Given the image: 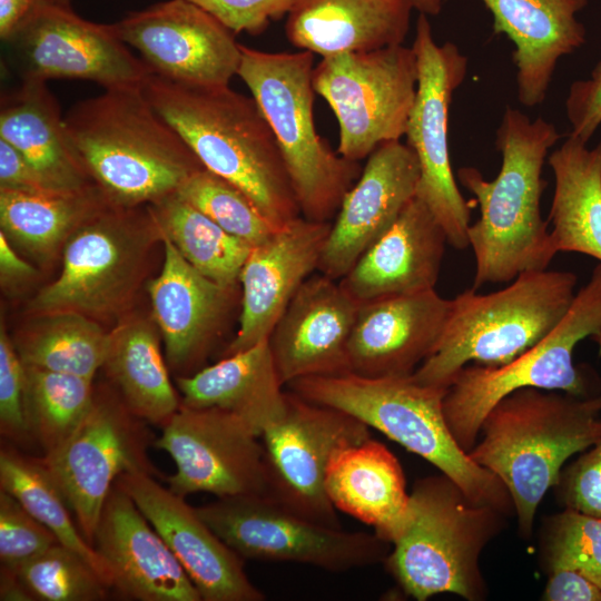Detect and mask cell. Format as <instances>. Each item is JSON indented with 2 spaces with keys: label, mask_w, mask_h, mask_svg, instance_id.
Segmentation results:
<instances>
[{
  "label": "cell",
  "mask_w": 601,
  "mask_h": 601,
  "mask_svg": "<svg viewBox=\"0 0 601 601\" xmlns=\"http://www.w3.org/2000/svg\"><path fill=\"white\" fill-rule=\"evenodd\" d=\"M570 135L588 142L601 125V61L590 78L574 81L565 99Z\"/></svg>",
  "instance_id": "cell-46"
},
{
  "label": "cell",
  "mask_w": 601,
  "mask_h": 601,
  "mask_svg": "<svg viewBox=\"0 0 601 601\" xmlns=\"http://www.w3.org/2000/svg\"><path fill=\"white\" fill-rule=\"evenodd\" d=\"M601 332V263L575 293L562 321L539 343L501 366L469 364L453 378L443 398L451 433L469 452L490 410L510 393L535 387L575 396H593V383L574 365V347Z\"/></svg>",
  "instance_id": "cell-9"
},
{
  "label": "cell",
  "mask_w": 601,
  "mask_h": 601,
  "mask_svg": "<svg viewBox=\"0 0 601 601\" xmlns=\"http://www.w3.org/2000/svg\"><path fill=\"white\" fill-rule=\"evenodd\" d=\"M370 437L357 418L287 392L285 414L260 435L266 495L300 516L342 528L325 490L326 471L339 449Z\"/></svg>",
  "instance_id": "cell-16"
},
{
  "label": "cell",
  "mask_w": 601,
  "mask_h": 601,
  "mask_svg": "<svg viewBox=\"0 0 601 601\" xmlns=\"http://www.w3.org/2000/svg\"><path fill=\"white\" fill-rule=\"evenodd\" d=\"M556 486L565 508L601 518V440L560 475Z\"/></svg>",
  "instance_id": "cell-44"
},
{
  "label": "cell",
  "mask_w": 601,
  "mask_h": 601,
  "mask_svg": "<svg viewBox=\"0 0 601 601\" xmlns=\"http://www.w3.org/2000/svg\"><path fill=\"white\" fill-rule=\"evenodd\" d=\"M451 299L435 288L359 304L347 345L348 372L366 377H407L432 354Z\"/></svg>",
  "instance_id": "cell-22"
},
{
  "label": "cell",
  "mask_w": 601,
  "mask_h": 601,
  "mask_svg": "<svg viewBox=\"0 0 601 601\" xmlns=\"http://www.w3.org/2000/svg\"><path fill=\"white\" fill-rule=\"evenodd\" d=\"M63 122L79 165L117 206L154 204L204 167L142 87L105 89L75 104Z\"/></svg>",
  "instance_id": "cell-3"
},
{
  "label": "cell",
  "mask_w": 601,
  "mask_h": 601,
  "mask_svg": "<svg viewBox=\"0 0 601 601\" xmlns=\"http://www.w3.org/2000/svg\"><path fill=\"white\" fill-rule=\"evenodd\" d=\"M145 422L120 396L95 392L72 435L39 459L91 545L102 508L117 480L132 472L159 475L147 454L155 440Z\"/></svg>",
  "instance_id": "cell-13"
},
{
  "label": "cell",
  "mask_w": 601,
  "mask_h": 601,
  "mask_svg": "<svg viewBox=\"0 0 601 601\" xmlns=\"http://www.w3.org/2000/svg\"><path fill=\"white\" fill-rule=\"evenodd\" d=\"M109 333L86 315L56 312L39 319L14 346L24 365L93 380L102 368Z\"/></svg>",
  "instance_id": "cell-36"
},
{
  "label": "cell",
  "mask_w": 601,
  "mask_h": 601,
  "mask_svg": "<svg viewBox=\"0 0 601 601\" xmlns=\"http://www.w3.org/2000/svg\"><path fill=\"white\" fill-rule=\"evenodd\" d=\"M482 439L467 453L506 487L522 535L556 486L564 462L601 440V396L535 387L516 390L484 417Z\"/></svg>",
  "instance_id": "cell-4"
},
{
  "label": "cell",
  "mask_w": 601,
  "mask_h": 601,
  "mask_svg": "<svg viewBox=\"0 0 601 601\" xmlns=\"http://www.w3.org/2000/svg\"><path fill=\"white\" fill-rule=\"evenodd\" d=\"M413 9L404 0H295L287 13L288 41L328 57L403 45Z\"/></svg>",
  "instance_id": "cell-29"
},
{
  "label": "cell",
  "mask_w": 601,
  "mask_h": 601,
  "mask_svg": "<svg viewBox=\"0 0 601 601\" xmlns=\"http://www.w3.org/2000/svg\"><path fill=\"white\" fill-rule=\"evenodd\" d=\"M411 8L418 13L428 16H437L442 8L444 0H404Z\"/></svg>",
  "instance_id": "cell-52"
},
{
  "label": "cell",
  "mask_w": 601,
  "mask_h": 601,
  "mask_svg": "<svg viewBox=\"0 0 601 601\" xmlns=\"http://www.w3.org/2000/svg\"><path fill=\"white\" fill-rule=\"evenodd\" d=\"M359 303L322 273L309 276L275 324L268 344L282 383L348 372L347 345Z\"/></svg>",
  "instance_id": "cell-23"
},
{
  "label": "cell",
  "mask_w": 601,
  "mask_h": 601,
  "mask_svg": "<svg viewBox=\"0 0 601 601\" xmlns=\"http://www.w3.org/2000/svg\"><path fill=\"white\" fill-rule=\"evenodd\" d=\"M37 0H0V37L9 38L23 22Z\"/></svg>",
  "instance_id": "cell-50"
},
{
  "label": "cell",
  "mask_w": 601,
  "mask_h": 601,
  "mask_svg": "<svg viewBox=\"0 0 601 601\" xmlns=\"http://www.w3.org/2000/svg\"><path fill=\"white\" fill-rule=\"evenodd\" d=\"M410 503L411 521L384 561L401 589L417 601L440 593L484 599L480 555L508 515L472 501L442 473L416 480Z\"/></svg>",
  "instance_id": "cell-8"
},
{
  "label": "cell",
  "mask_w": 601,
  "mask_h": 601,
  "mask_svg": "<svg viewBox=\"0 0 601 601\" xmlns=\"http://www.w3.org/2000/svg\"><path fill=\"white\" fill-rule=\"evenodd\" d=\"M159 233L199 273L234 288L252 245L227 233L176 193L149 205Z\"/></svg>",
  "instance_id": "cell-35"
},
{
  "label": "cell",
  "mask_w": 601,
  "mask_h": 601,
  "mask_svg": "<svg viewBox=\"0 0 601 601\" xmlns=\"http://www.w3.org/2000/svg\"><path fill=\"white\" fill-rule=\"evenodd\" d=\"M196 511L244 560L345 572L384 562L391 551L375 533L314 522L265 494L220 497Z\"/></svg>",
  "instance_id": "cell-12"
},
{
  "label": "cell",
  "mask_w": 601,
  "mask_h": 601,
  "mask_svg": "<svg viewBox=\"0 0 601 601\" xmlns=\"http://www.w3.org/2000/svg\"><path fill=\"white\" fill-rule=\"evenodd\" d=\"M545 548L549 570H575L601 589V518L565 508L551 519Z\"/></svg>",
  "instance_id": "cell-41"
},
{
  "label": "cell",
  "mask_w": 601,
  "mask_h": 601,
  "mask_svg": "<svg viewBox=\"0 0 601 601\" xmlns=\"http://www.w3.org/2000/svg\"><path fill=\"white\" fill-rule=\"evenodd\" d=\"M108 199L92 185L77 193L0 189L1 231L37 260H48Z\"/></svg>",
  "instance_id": "cell-34"
},
{
  "label": "cell",
  "mask_w": 601,
  "mask_h": 601,
  "mask_svg": "<svg viewBox=\"0 0 601 601\" xmlns=\"http://www.w3.org/2000/svg\"><path fill=\"white\" fill-rule=\"evenodd\" d=\"M446 244L443 227L415 197L339 284L359 304L435 288Z\"/></svg>",
  "instance_id": "cell-25"
},
{
  "label": "cell",
  "mask_w": 601,
  "mask_h": 601,
  "mask_svg": "<svg viewBox=\"0 0 601 601\" xmlns=\"http://www.w3.org/2000/svg\"><path fill=\"white\" fill-rule=\"evenodd\" d=\"M559 139L553 124L508 106L496 129L502 165L495 179L486 180L475 167L457 169L460 184L480 207L467 230L475 258L473 289L546 269L556 255L540 203L548 185L544 161Z\"/></svg>",
  "instance_id": "cell-1"
},
{
  "label": "cell",
  "mask_w": 601,
  "mask_h": 601,
  "mask_svg": "<svg viewBox=\"0 0 601 601\" xmlns=\"http://www.w3.org/2000/svg\"><path fill=\"white\" fill-rule=\"evenodd\" d=\"M102 368L128 408L146 422L161 427L181 405L157 332L145 318H127L109 332Z\"/></svg>",
  "instance_id": "cell-33"
},
{
  "label": "cell",
  "mask_w": 601,
  "mask_h": 601,
  "mask_svg": "<svg viewBox=\"0 0 601 601\" xmlns=\"http://www.w3.org/2000/svg\"><path fill=\"white\" fill-rule=\"evenodd\" d=\"M290 392L342 411L420 455L453 480L474 502L514 513L504 484L476 464L454 439L443 412L447 388L407 377H366L344 372L314 375L286 385Z\"/></svg>",
  "instance_id": "cell-5"
},
{
  "label": "cell",
  "mask_w": 601,
  "mask_h": 601,
  "mask_svg": "<svg viewBox=\"0 0 601 601\" xmlns=\"http://www.w3.org/2000/svg\"><path fill=\"white\" fill-rule=\"evenodd\" d=\"M37 275L35 267L24 260L0 230V277L4 286L26 283Z\"/></svg>",
  "instance_id": "cell-49"
},
{
  "label": "cell",
  "mask_w": 601,
  "mask_h": 601,
  "mask_svg": "<svg viewBox=\"0 0 601 601\" xmlns=\"http://www.w3.org/2000/svg\"><path fill=\"white\" fill-rule=\"evenodd\" d=\"M592 339L598 344L599 353L601 355V332L598 335L593 336Z\"/></svg>",
  "instance_id": "cell-53"
},
{
  "label": "cell",
  "mask_w": 601,
  "mask_h": 601,
  "mask_svg": "<svg viewBox=\"0 0 601 601\" xmlns=\"http://www.w3.org/2000/svg\"><path fill=\"white\" fill-rule=\"evenodd\" d=\"M546 601H601V589L572 569H552L542 593Z\"/></svg>",
  "instance_id": "cell-48"
},
{
  "label": "cell",
  "mask_w": 601,
  "mask_h": 601,
  "mask_svg": "<svg viewBox=\"0 0 601 601\" xmlns=\"http://www.w3.org/2000/svg\"><path fill=\"white\" fill-rule=\"evenodd\" d=\"M50 1L58 2V3H63V4H69L70 0H50Z\"/></svg>",
  "instance_id": "cell-54"
},
{
  "label": "cell",
  "mask_w": 601,
  "mask_h": 601,
  "mask_svg": "<svg viewBox=\"0 0 601 601\" xmlns=\"http://www.w3.org/2000/svg\"><path fill=\"white\" fill-rule=\"evenodd\" d=\"M92 545L120 594L139 601H201L169 546L117 482L102 508Z\"/></svg>",
  "instance_id": "cell-24"
},
{
  "label": "cell",
  "mask_w": 601,
  "mask_h": 601,
  "mask_svg": "<svg viewBox=\"0 0 601 601\" xmlns=\"http://www.w3.org/2000/svg\"><path fill=\"white\" fill-rule=\"evenodd\" d=\"M107 201L66 240L59 276L40 289L30 308L38 315L75 312L90 318L121 312L137 289L149 248L160 233L149 205Z\"/></svg>",
  "instance_id": "cell-10"
},
{
  "label": "cell",
  "mask_w": 601,
  "mask_h": 601,
  "mask_svg": "<svg viewBox=\"0 0 601 601\" xmlns=\"http://www.w3.org/2000/svg\"><path fill=\"white\" fill-rule=\"evenodd\" d=\"M26 371L14 343L0 328V431L12 441L30 439L26 415Z\"/></svg>",
  "instance_id": "cell-43"
},
{
  "label": "cell",
  "mask_w": 601,
  "mask_h": 601,
  "mask_svg": "<svg viewBox=\"0 0 601 601\" xmlns=\"http://www.w3.org/2000/svg\"><path fill=\"white\" fill-rule=\"evenodd\" d=\"M578 277L568 270H531L506 287L482 294L466 289L451 299L450 314L432 354L412 378L447 388L469 364L501 366L539 343L562 321Z\"/></svg>",
  "instance_id": "cell-6"
},
{
  "label": "cell",
  "mask_w": 601,
  "mask_h": 601,
  "mask_svg": "<svg viewBox=\"0 0 601 601\" xmlns=\"http://www.w3.org/2000/svg\"><path fill=\"white\" fill-rule=\"evenodd\" d=\"M176 383L183 405L230 412L259 435L283 417L287 406L268 339L193 375L178 376Z\"/></svg>",
  "instance_id": "cell-30"
},
{
  "label": "cell",
  "mask_w": 601,
  "mask_h": 601,
  "mask_svg": "<svg viewBox=\"0 0 601 601\" xmlns=\"http://www.w3.org/2000/svg\"><path fill=\"white\" fill-rule=\"evenodd\" d=\"M493 16V31L514 45L519 101L535 107L546 97L558 61L585 42L575 14L588 0H481Z\"/></svg>",
  "instance_id": "cell-26"
},
{
  "label": "cell",
  "mask_w": 601,
  "mask_h": 601,
  "mask_svg": "<svg viewBox=\"0 0 601 601\" xmlns=\"http://www.w3.org/2000/svg\"><path fill=\"white\" fill-rule=\"evenodd\" d=\"M325 490L334 508L372 526L393 544L411 521L410 493L398 460L372 437L339 449Z\"/></svg>",
  "instance_id": "cell-28"
},
{
  "label": "cell",
  "mask_w": 601,
  "mask_h": 601,
  "mask_svg": "<svg viewBox=\"0 0 601 601\" xmlns=\"http://www.w3.org/2000/svg\"><path fill=\"white\" fill-rule=\"evenodd\" d=\"M142 90L201 165L243 190L275 227L300 216L276 137L253 97L229 85H187L155 73Z\"/></svg>",
  "instance_id": "cell-2"
},
{
  "label": "cell",
  "mask_w": 601,
  "mask_h": 601,
  "mask_svg": "<svg viewBox=\"0 0 601 601\" xmlns=\"http://www.w3.org/2000/svg\"><path fill=\"white\" fill-rule=\"evenodd\" d=\"M0 486L46 525L59 543L90 563L112 589V578L106 562L80 532L66 499L39 459L26 456L11 447H1Z\"/></svg>",
  "instance_id": "cell-37"
},
{
  "label": "cell",
  "mask_w": 601,
  "mask_h": 601,
  "mask_svg": "<svg viewBox=\"0 0 601 601\" xmlns=\"http://www.w3.org/2000/svg\"><path fill=\"white\" fill-rule=\"evenodd\" d=\"M24 371L29 433L46 454L62 445L82 421L93 400V380L29 365Z\"/></svg>",
  "instance_id": "cell-38"
},
{
  "label": "cell",
  "mask_w": 601,
  "mask_h": 601,
  "mask_svg": "<svg viewBox=\"0 0 601 601\" xmlns=\"http://www.w3.org/2000/svg\"><path fill=\"white\" fill-rule=\"evenodd\" d=\"M176 194L227 233L256 246L275 227L238 187L205 167L194 171Z\"/></svg>",
  "instance_id": "cell-39"
},
{
  "label": "cell",
  "mask_w": 601,
  "mask_h": 601,
  "mask_svg": "<svg viewBox=\"0 0 601 601\" xmlns=\"http://www.w3.org/2000/svg\"><path fill=\"white\" fill-rule=\"evenodd\" d=\"M3 42L21 80L81 79L111 89L142 87L152 73L112 24L88 21L50 0H37Z\"/></svg>",
  "instance_id": "cell-15"
},
{
  "label": "cell",
  "mask_w": 601,
  "mask_h": 601,
  "mask_svg": "<svg viewBox=\"0 0 601 601\" xmlns=\"http://www.w3.org/2000/svg\"><path fill=\"white\" fill-rule=\"evenodd\" d=\"M417 78L415 52L403 45L323 57L313 87L338 121L337 152L359 162L405 136Z\"/></svg>",
  "instance_id": "cell-11"
},
{
  "label": "cell",
  "mask_w": 601,
  "mask_h": 601,
  "mask_svg": "<svg viewBox=\"0 0 601 601\" xmlns=\"http://www.w3.org/2000/svg\"><path fill=\"white\" fill-rule=\"evenodd\" d=\"M203 8L234 33L263 32L270 21L287 16L295 0H188Z\"/></svg>",
  "instance_id": "cell-45"
},
{
  "label": "cell",
  "mask_w": 601,
  "mask_h": 601,
  "mask_svg": "<svg viewBox=\"0 0 601 601\" xmlns=\"http://www.w3.org/2000/svg\"><path fill=\"white\" fill-rule=\"evenodd\" d=\"M0 600L1 601H30L33 600L27 588L12 569L1 566L0 571Z\"/></svg>",
  "instance_id": "cell-51"
},
{
  "label": "cell",
  "mask_w": 601,
  "mask_h": 601,
  "mask_svg": "<svg viewBox=\"0 0 601 601\" xmlns=\"http://www.w3.org/2000/svg\"><path fill=\"white\" fill-rule=\"evenodd\" d=\"M145 472L121 475L117 483L177 558L201 601H263L244 570L243 558L200 518L185 497Z\"/></svg>",
  "instance_id": "cell-19"
},
{
  "label": "cell",
  "mask_w": 601,
  "mask_h": 601,
  "mask_svg": "<svg viewBox=\"0 0 601 601\" xmlns=\"http://www.w3.org/2000/svg\"><path fill=\"white\" fill-rule=\"evenodd\" d=\"M331 226L299 216L252 247L239 275V328L225 356L268 339L293 296L318 269Z\"/></svg>",
  "instance_id": "cell-21"
},
{
  "label": "cell",
  "mask_w": 601,
  "mask_h": 601,
  "mask_svg": "<svg viewBox=\"0 0 601 601\" xmlns=\"http://www.w3.org/2000/svg\"><path fill=\"white\" fill-rule=\"evenodd\" d=\"M420 165L401 140L380 145L344 196L331 226L318 272L339 280L416 197Z\"/></svg>",
  "instance_id": "cell-20"
},
{
  "label": "cell",
  "mask_w": 601,
  "mask_h": 601,
  "mask_svg": "<svg viewBox=\"0 0 601 601\" xmlns=\"http://www.w3.org/2000/svg\"><path fill=\"white\" fill-rule=\"evenodd\" d=\"M14 571L33 600L99 601L110 590L90 563L59 542Z\"/></svg>",
  "instance_id": "cell-40"
},
{
  "label": "cell",
  "mask_w": 601,
  "mask_h": 601,
  "mask_svg": "<svg viewBox=\"0 0 601 601\" xmlns=\"http://www.w3.org/2000/svg\"><path fill=\"white\" fill-rule=\"evenodd\" d=\"M313 70L311 51L267 52L242 45L237 76L276 137L300 216L331 221L363 168L334 151L318 135L313 117Z\"/></svg>",
  "instance_id": "cell-7"
},
{
  "label": "cell",
  "mask_w": 601,
  "mask_h": 601,
  "mask_svg": "<svg viewBox=\"0 0 601 601\" xmlns=\"http://www.w3.org/2000/svg\"><path fill=\"white\" fill-rule=\"evenodd\" d=\"M58 543L56 535L22 504L0 490V563L17 570Z\"/></svg>",
  "instance_id": "cell-42"
},
{
  "label": "cell",
  "mask_w": 601,
  "mask_h": 601,
  "mask_svg": "<svg viewBox=\"0 0 601 601\" xmlns=\"http://www.w3.org/2000/svg\"><path fill=\"white\" fill-rule=\"evenodd\" d=\"M587 144L569 134L549 156L554 194L548 221L556 254L580 253L601 263V141Z\"/></svg>",
  "instance_id": "cell-32"
},
{
  "label": "cell",
  "mask_w": 601,
  "mask_h": 601,
  "mask_svg": "<svg viewBox=\"0 0 601 601\" xmlns=\"http://www.w3.org/2000/svg\"><path fill=\"white\" fill-rule=\"evenodd\" d=\"M0 138L18 149L53 191L77 193L95 185L70 147L59 104L45 81L21 80L2 92Z\"/></svg>",
  "instance_id": "cell-31"
},
{
  "label": "cell",
  "mask_w": 601,
  "mask_h": 601,
  "mask_svg": "<svg viewBox=\"0 0 601 601\" xmlns=\"http://www.w3.org/2000/svg\"><path fill=\"white\" fill-rule=\"evenodd\" d=\"M154 445L174 460L176 473L166 480L183 497L197 492L218 499L267 493L260 435L230 412L181 404Z\"/></svg>",
  "instance_id": "cell-17"
},
{
  "label": "cell",
  "mask_w": 601,
  "mask_h": 601,
  "mask_svg": "<svg viewBox=\"0 0 601 601\" xmlns=\"http://www.w3.org/2000/svg\"><path fill=\"white\" fill-rule=\"evenodd\" d=\"M0 189L22 193L53 191L47 187L26 157L1 138Z\"/></svg>",
  "instance_id": "cell-47"
},
{
  "label": "cell",
  "mask_w": 601,
  "mask_h": 601,
  "mask_svg": "<svg viewBox=\"0 0 601 601\" xmlns=\"http://www.w3.org/2000/svg\"><path fill=\"white\" fill-rule=\"evenodd\" d=\"M412 48L417 60L416 97L405 137L420 165L416 197L443 227L449 245L469 247L472 206L462 196L450 160L449 110L467 71V57L456 45L436 43L426 14H418Z\"/></svg>",
  "instance_id": "cell-14"
},
{
  "label": "cell",
  "mask_w": 601,
  "mask_h": 601,
  "mask_svg": "<svg viewBox=\"0 0 601 601\" xmlns=\"http://www.w3.org/2000/svg\"><path fill=\"white\" fill-rule=\"evenodd\" d=\"M165 259L148 284L154 319L162 336L166 359L181 370L199 359L219 331L228 308L226 288L194 268L160 234Z\"/></svg>",
  "instance_id": "cell-27"
},
{
  "label": "cell",
  "mask_w": 601,
  "mask_h": 601,
  "mask_svg": "<svg viewBox=\"0 0 601 601\" xmlns=\"http://www.w3.org/2000/svg\"><path fill=\"white\" fill-rule=\"evenodd\" d=\"M152 73L197 86H228L237 76L242 45L235 33L188 0H168L111 23Z\"/></svg>",
  "instance_id": "cell-18"
}]
</instances>
